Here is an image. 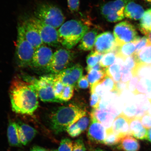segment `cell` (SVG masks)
Segmentation results:
<instances>
[{"instance_id": "obj_1", "label": "cell", "mask_w": 151, "mask_h": 151, "mask_svg": "<svg viewBox=\"0 0 151 151\" xmlns=\"http://www.w3.org/2000/svg\"><path fill=\"white\" fill-rule=\"evenodd\" d=\"M9 91L14 112L32 115L37 110L39 106V97L32 83L15 77L11 82Z\"/></svg>"}, {"instance_id": "obj_2", "label": "cell", "mask_w": 151, "mask_h": 151, "mask_svg": "<svg viewBox=\"0 0 151 151\" xmlns=\"http://www.w3.org/2000/svg\"><path fill=\"white\" fill-rule=\"evenodd\" d=\"M86 115V111L71 104L60 107L50 115L51 127L55 133L59 134Z\"/></svg>"}, {"instance_id": "obj_3", "label": "cell", "mask_w": 151, "mask_h": 151, "mask_svg": "<svg viewBox=\"0 0 151 151\" xmlns=\"http://www.w3.org/2000/svg\"><path fill=\"white\" fill-rule=\"evenodd\" d=\"M88 26L80 21L72 20L64 23L58 30L60 42L68 50L74 47L88 31Z\"/></svg>"}, {"instance_id": "obj_4", "label": "cell", "mask_w": 151, "mask_h": 151, "mask_svg": "<svg viewBox=\"0 0 151 151\" xmlns=\"http://www.w3.org/2000/svg\"><path fill=\"white\" fill-rule=\"evenodd\" d=\"M35 13V17L47 25L56 28L61 27L65 19L61 9L50 4L40 5Z\"/></svg>"}, {"instance_id": "obj_5", "label": "cell", "mask_w": 151, "mask_h": 151, "mask_svg": "<svg viewBox=\"0 0 151 151\" xmlns=\"http://www.w3.org/2000/svg\"><path fill=\"white\" fill-rule=\"evenodd\" d=\"M16 45V57L20 67L31 66L35 50L24 36L22 25L19 26Z\"/></svg>"}, {"instance_id": "obj_6", "label": "cell", "mask_w": 151, "mask_h": 151, "mask_svg": "<svg viewBox=\"0 0 151 151\" xmlns=\"http://www.w3.org/2000/svg\"><path fill=\"white\" fill-rule=\"evenodd\" d=\"M55 75L50 74L41 77L39 79H34L31 83L33 85L39 98L41 101L48 102L62 103L55 97L53 89Z\"/></svg>"}, {"instance_id": "obj_7", "label": "cell", "mask_w": 151, "mask_h": 151, "mask_svg": "<svg viewBox=\"0 0 151 151\" xmlns=\"http://www.w3.org/2000/svg\"><path fill=\"white\" fill-rule=\"evenodd\" d=\"M113 35L117 46L134 42L139 37L135 26L127 21L116 24L113 31Z\"/></svg>"}, {"instance_id": "obj_8", "label": "cell", "mask_w": 151, "mask_h": 151, "mask_svg": "<svg viewBox=\"0 0 151 151\" xmlns=\"http://www.w3.org/2000/svg\"><path fill=\"white\" fill-rule=\"evenodd\" d=\"M129 0H116L105 4L101 7L102 15L107 21L115 22L124 18V10Z\"/></svg>"}, {"instance_id": "obj_9", "label": "cell", "mask_w": 151, "mask_h": 151, "mask_svg": "<svg viewBox=\"0 0 151 151\" xmlns=\"http://www.w3.org/2000/svg\"><path fill=\"white\" fill-rule=\"evenodd\" d=\"M74 55L70 51L60 49L53 53L51 60L46 69L52 74L57 75L66 68L72 61Z\"/></svg>"}, {"instance_id": "obj_10", "label": "cell", "mask_w": 151, "mask_h": 151, "mask_svg": "<svg viewBox=\"0 0 151 151\" xmlns=\"http://www.w3.org/2000/svg\"><path fill=\"white\" fill-rule=\"evenodd\" d=\"M29 20L37 28L43 43L52 47L58 46L60 43L59 35L56 28L43 23L35 17Z\"/></svg>"}, {"instance_id": "obj_11", "label": "cell", "mask_w": 151, "mask_h": 151, "mask_svg": "<svg viewBox=\"0 0 151 151\" xmlns=\"http://www.w3.org/2000/svg\"><path fill=\"white\" fill-rule=\"evenodd\" d=\"M94 46L96 51L103 54L113 52L116 46L114 35L110 32L100 34L96 37Z\"/></svg>"}, {"instance_id": "obj_12", "label": "cell", "mask_w": 151, "mask_h": 151, "mask_svg": "<svg viewBox=\"0 0 151 151\" xmlns=\"http://www.w3.org/2000/svg\"><path fill=\"white\" fill-rule=\"evenodd\" d=\"M53 54L51 48L42 45L35 50L31 66L46 69L52 60Z\"/></svg>"}, {"instance_id": "obj_13", "label": "cell", "mask_w": 151, "mask_h": 151, "mask_svg": "<svg viewBox=\"0 0 151 151\" xmlns=\"http://www.w3.org/2000/svg\"><path fill=\"white\" fill-rule=\"evenodd\" d=\"M90 117L91 123L88 132V139L92 142L103 144L107 135L106 129L93 117L90 116Z\"/></svg>"}, {"instance_id": "obj_14", "label": "cell", "mask_w": 151, "mask_h": 151, "mask_svg": "<svg viewBox=\"0 0 151 151\" xmlns=\"http://www.w3.org/2000/svg\"><path fill=\"white\" fill-rule=\"evenodd\" d=\"M22 26L26 39L35 50L43 45L39 31L29 20L24 22Z\"/></svg>"}, {"instance_id": "obj_15", "label": "cell", "mask_w": 151, "mask_h": 151, "mask_svg": "<svg viewBox=\"0 0 151 151\" xmlns=\"http://www.w3.org/2000/svg\"><path fill=\"white\" fill-rule=\"evenodd\" d=\"M130 119L123 112L114 119L112 130L115 135L120 138L131 135L130 129Z\"/></svg>"}, {"instance_id": "obj_16", "label": "cell", "mask_w": 151, "mask_h": 151, "mask_svg": "<svg viewBox=\"0 0 151 151\" xmlns=\"http://www.w3.org/2000/svg\"><path fill=\"white\" fill-rule=\"evenodd\" d=\"M73 69L71 72L67 75L55 76V80L59 81L65 86H74L82 76L83 68L79 64L73 66Z\"/></svg>"}, {"instance_id": "obj_17", "label": "cell", "mask_w": 151, "mask_h": 151, "mask_svg": "<svg viewBox=\"0 0 151 151\" xmlns=\"http://www.w3.org/2000/svg\"><path fill=\"white\" fill-rule=\"evenodd\" d=\"M90 116L95 118L106 130L112 129L113 122L116 118L110 111L99 108L93 109Z\"/></svg>"}, {"instance_id": "obj_18", "label": "cell", "mask_w": 151, "mask_h": 151, "mask_svg": "<svg viewBox=\"0 0 151 151\" xmlns=\"http://www.w3.org/2000/svg\"><path fill=\"white\" fill-rule=\"evenodd\" d=\"M19 139L22 145H26L37 134V130L28 124L19 122L17 123Z\"/></svg>"}, {"instance_id": "obj_19", "label": "cell", "mask_w": 151, "mask_h": 151, "mask_svg": "<svg viewBox=\"0 0 151 151\" xmlns=\"http://www.w3.org/2000/svg\"><path fill=\"white\" fill-rule=\"evenodd\" d=\"M141 117L135 116L130 119V129L131 135L139 139H147L148 129L142 125Z\"/></svg>"}, {"instance_id": "obj_20", "label": "cell", "mask_w": 151, "mask_h": 151, "mask_svg": "<svg viewBox=\"0 0 151 151\" xmlns=\"http://www.w3.org/2000/svg\"><path fill=\"white\" fill-rule=\"evenodd\" d=\"M145 11L140 5L132 0H129L124 10V17L134 20L141 19L145 14Z\"/></svg>"}, {"instance_id": "obj_21", "label": "cell", "mask_w": 151, "mask_h": 151, "mask_svg": "<svg viewBox=\"0 0 151 151\" xmlns=\"http://www.w3.org/2000/svg\"><path fill=\"white\" fill-rule=\"evenodd\" d=\"M119 144L118 148L124 151H139L140 148L138 141L131 135L122 137Z\"/></svg>"}, {"instance_id": "obj_22", "label": "cell", "mask_w": 151, "mask_h": 151, "mask_svg": "<svg viewBox=\"0 0 151 151\" xmlns=\"http://www.w3.org/2000/svg\"><path fill=\"white\" fill-rule=\"evenodd\" d=\"M124 61L120 58H116L115 63L106 69V73L116 83L121 81L122 69Z\"/></svg>"}, {"instance_id": "obj_23", "label": "cell", "mask_w": 151, "mask_h": 151, "mask_svg": "<svg viewBox=\"0 0 151 151\" xmlns=\"http://www.w3.org/2000/svg\"><path fill=\"white\" fill-rule=\"evenodd\" d=\"M97 31L96 30H92L88 31L81 40L78 48L83 51L91 50L95 44Z\"/></svg>"}, {"instance_id": "obj_24", "label": "cell", "mask_w": 151, "mask_h": 151, "mask_svg": "<svg viewBox=\"0 0 151 151\" xmlns=\"http://www.w3.org/2000/svg\"><path fill=\"white\" fill-rule=\"evenodd\" d=\"M7 136L9 144L12 147H20L21 143L19 138L18 127L16 123L13 122H9L7 130Z\"/></svg>"}, {"instance_id": "obj_25", "label": "cell", "mask_w": 151, "mask_h": 151, "mask_svg": "<svg viewBox=\"0 0 151 151\" xmlns=\"http://www.w3.org/2000/svg\"><path fill=\"white\" fill-rule=\"evenodd\" d=\"M136 50V44L135 42H131L117 46L116 49V56L119 57L124 60L126 58L133 55Z\"/></svg>"}, {"instance_id": "obj_26", "label": "cell", "mask_w": 151, "mask_h": 151, "mask_svg": "<svg viewBox=\"0 0 151 151\" xmlns=\"http://www.w3.org/2000/svg\"><path fill=\"white\" fill-rule=\"evenodd\" d=\"M139 64L151 65V46L145 47L137 54H134Z\"/></svg>"}, {"instance_id": "obj_27", "label": "cell", "mask_w": 151, "mask_h": 151, "mask_svg": "<svg viewBox=\"0 0 151 151\" xmlns=\"http://www.w3.org/2000/svg\"><path fill=\"white\" fill-rule=\"evenodd\" d=\"M151 28V9H148L145 12L139 21V31L146 35L150 31Z\"/></svg>"}, {"instance_id": "obj_28", "label": "cell", "mask_w": 151, "mask_h": 151, "mask_svg": "<svg viewBox=\"0 0 151 151\" xmlns=\"http://www.w3.org/2000/svg\"><path fill=\"white\" fill-rule=\"evenodd\" d=\"M86 76L90 86L96 83L100 82L106 76V69L104 70L99 71L90 69L88 71Z\"/></svg>"}, {"instance_id": "obj_29", "label": "cell", "mask_w": 151, "mask_h": 151, "mask_svg": "<svg viewBox=\"0 0 151 151\" xmlns=\"http://www.w3.org/2000/svg\"><path fill=\"white\" fill-rule=\"evenodd\" d=\"M104 55L93 51L90 53L86 58V63L87 64L86 70L87 71L91 68L99 63Z\"/></svg>"}, {"instance_id": "obj_30", "label": "cell", "mask_w": 151, "mask_h": 151, "mask_svg": "<svg viewBox=\"0 0 151 151\" xmlns=\"http://www.w3.org/2000/svg\"><path fill=\"white\" fill-rule=\"evenodd\" d=\"M116 59V55L113 52L107 53L104 55L99 62L101 67L107 68L115 63Z\"/></svg>"}, {"instance_id": "obj_31", "label": "cell", "mask_w": 151, "mask_h": 151, "mask_svg": "<svg viewBox=\"0 0 151 151\" xmlns=\"http://www.w3.org/2000/svg\"><path fill=\"white\" fill-rule=\"evenodd\" d=\"M107 135L103 144L108 146H115L119 143L121 139L113 133L112 129L106 130Z\"/></svg>"}, {"instance_id": "obj_32", "label": "cell", "mask_w": 151, "mask_h": 151, "mask_svg": "<svg viewBox=\"0 0 151 151\" xmlns=\"http://www.w3.org/2000/svg\"><path fill=\"white\" fill-rule=\"evenodd\" d=\"M101 82L106 92H116V83L111 77L107 75Z\"/></svg>"}, {"instance_id": "obj_33", "label": "cell", "mask_w": 151, "mask_h": 151, "mask_svg": "<svg viewBox=\"0 0 151 151\" xmlns=\"http://www.w3.org/2000/svg\"><path fill=\"white\" fill-rule=\"evenodd\" d=\"M136 44V50L134 54H137L145 47L151 46V44L147 37H139L134 42Z\"/></svg>"}, {"instance_id": "obj_34", "label": "cell", "mask_w": 151, "mask_h": 151, "mask_svg": "<svg viewBox=\"0 0 151 151\" xmlns=\"http://www.w3.org/2000/svg\"><path fill=\"white\" fill-rule=\"evenodd\" d=\"M73 93L74 86H65L59 99L63 102L68 101L73 97Z\"/></svg>"}, {"instance_id": "obj_35", "label": "cell", "mask_w": 151, "mask_h": 151, "mask_svg": "<svg viewBox=\"0 0 151 151\" xmlns=\"http://www.w3.org/2000/svg\"><path fill=\"white\" fill-rule=\"evenodd\" d=\"M73 149L72 142L69 139L65 138L61 140L58 151H73Z\"/></svg>"}, {"instance_id": "obj_36", "label": "cell", "mask_w": 151, "mask_h": 151, "mask_svg": "<svg viewBox=\"0 0 151 151\" xmlns=\"http://www.w3.org/2000/svg\"><path fill=\"white\" fill-rule=\"evenodd\" d=\"M133 77L132 72L129 70L122 66L121 77V82L127 84L128 86L129 83Z\"/></svg>"}, {"instance_id": "obj_37", "label": "cell", "mask_w": 151, "mask_h": 151, "mask_svg": "<svg viewBox=\"0 0 151 151\" xmlns=\"http://www.w3.org/2000/svg\"><path fill=\"white\" fill-rule=\"evenodd\" d=\"M65 86V85H64L60 81L54 79L53 89L55 95V97L58 99L60 100V97L61 95L62 91H63Z\"/></svg>"}, {"instance_id": "obj_38", "label": "cell", "mask_w": 151, "mask_h": 151, "mask_svg": "<svg viewBox=\"0 0 151 151\" xmlns=\"http://www.w3.org/2000/svg\"><path fill=\"white\" fill-rule=\"evenodd\" d=\"M90 116L89 117L86 115L83 116L77 122V125L82 132L85 131L87 128L90 124Z\"/></svg>"}, {"instance_id": "obj_39", "label": "cell", "mask_w": 151, "mask_h": 151, "mask_svg": "<svg viewBox=\"0 0 151 151\" xmlns=\"http://www.w3.org/2000/svg\"><path fill=\"white\" fill-rule=\"evenodd\" d=\"M66 131L69 135L73 137H78L82 133V131L77 126L76 123L69 126Z\"/></svg>"}, {"instance_id": "obj_40", "label": "cell", "mask_w": 151, "mask_h": 151, "mask_svg": "<svg viewBox=\"0 0 151 151\" xmlns=\"http://www.w3.org/2000/svg\"><path fill=\"white\" fill-rule=\"evenodd\" d=\"M101 98L93 92H91L90 99V105L93 109L99 108L100 101Z\"/></svg>"}, {"instance_id": "obj_41", "label": "cell", "mask_w": 151, "mask_h": 151, "mask_svg": "<svg viewBox=\"0 0 151 151\" xmlns=\"http://www.w3.org/2000/svg\"><path fill=\"white\" fill-rule=\"evenodd\" d=\"M140 120L143 127L147 129L151 128V116L148 112L141 117Z\"/></svg>"}, {"instance_id": "obj_42", "label": "cell", "mask_w": 151, "mask_h": 151, "mask_svg": "<svg viewBox=\"0 0 151 151\" xmlns=\"http://www.w3.org/2000/svg\"><path fill=\"white\" fill-rule=\"evenodd\" d=\"M140 78L139 76L132 77L131 81H130L128 86V90L135 94L138 84Z\"/></svg>"}, {"instance_id": "obj_43", "label": "cell", "mask_w": 151, "mask_h": 151, "mask_svg": "<svg viewBox=\"0 0 151 151\" xmlns=\"http://www.w3.org/2000/svg\"><path fill=\"white\" fill-rule=\"evenodd\" d=\"M68 6L71 12H75L78 10L80 0H68Z\"/></svg>"}, {"instance_id": "obj_44", "label": "cell", "mask_w": 151, "mask_h": 151, "mask_svg": "<svg viewBox=\"0 0 151 151\" xmlns=\"http://www.w3.org/2000/svg\"><path fill=\"white\" fill-rule=\"evenodd\" d=\"M73 151H86V148L82 139H77L74 142Z\"/></svg>"}, {"instance_id": "obj_45", "label": "cell", "mask_w": 151, "mask_h": 151, "mask_svg": "<svg viewBox=\"0 0 151 151\" xmlns=\"http://www.w3.org/2000/svg\"><path fill=\"white\" fill-rule=\"evenodd\" d=\"M89 84L86 76H82L77 82L78 87L81 89H86L88 88L89 87Z\"/></svg>"}, {"instance_id": "obj_46", "label": "cell", "mask_w": 151, "mask_h": 151, "mask_svg": "<svg viewBox=\"0 0 151 151\" xmlns=\"http://www.w3.org/2000/svg\"><path fill=\"white\" fill-rule=\"evenodd\" d=\"M31 151H50L46 150V149L42 148L39 146H34L31 149Z\"/></svg>"}, {"instance_id": "obj_47", "label": "cell", "mask_w": 151, "mask_h": 151, "mask_svg": "<svg viewBox=\"0 0 151 151\" xmlns=\"http://www.w3.org/2000/svg\"><path fill=\"white\" fill-rule=\"evenodd\" d=\"M151 143V128L148 129V134H147V139Z\"/></svg>"}, {"instance_id": "obj_48", "label": "cell", "mask_w": 151, "mask_h": 151, "mask_svg": "<svg viewBox=\"0 0 151 151\" xmlns=\"http://www.w3.org/2000/svg\"><path fill=\"white\" fill-rule=\"evenodd\" d=\"M146 37L148 38L149 41L151 44V31H150L146 35Z\"/></svg>"}, {"instance_id": "obj_49", "label": "cell", "mask_w": 151, "mask_h": 151, "mask_svg": "<svg viewBox=\"0 0 151 151\" xmlns=\"http://www.w3.org/2000/svg\"><path fill=\"white\" fill-rule=\"evenodd\" d=\"M91 151H107L103 150H102L101 149L99 148H97L96 149H93Z\"/></svg>"}, {"instance_id": "obj_50", "label": "cell", "mask_w": 151, "mask_h": 151, "mask_svg": "<svg viewBox=\"0 0 151 151\" xmlns=\"http://www.w3.org/2000/svg\"><path fill=\"white\" fill-rule=\"evenodd\" d=\"M145 1H146L148 2H151V0H145Z\"/></svg>"}, {"instance_id": "obj_51", "label": "cell", "mask_w": 151, "mask_h": 151, "mask_svg": "<svg viewBox=\"0 0 151 151\" xmlns=\"http://www.w3.org/2000/svg\"><path fill=\"white\" fill-rule=\"evenodd\" d=\"M149 101H150V103L151 104V99H149Z\"/></svg>"}, {"instance_id": "obj_52", "label": "cell", "mask_w": 151, "mask_h": 151, "mask_svg": "<svg viewBox=\"0 0 151 151\" xmlns=\"http://www.w3.org/2000/svg\"><path fill=\"white\" fill-rule=\"evenodd\" d=\"M150 31H151V28L150 29Z\"/></svg>"}, {"instance_id": "obj_53", "label": "cell", "mask_w": 151, "mask_h": 151, "mask_svg": "<svg viewBox=\"0 0 151 151\" xmlns=\"http://www.w3.org/2000/svg\"><path fill=\"white\" fill-rule=\"evenodd\" d=\"M150 7H151V9H151V5H150Z\"/></svg>"}, {"instance_id": "obj_54", "label": "cell", "mask_w": 151, "mask_h": 151, "mask_svg": "<svg viewBox=\"0 0 151 151\" xmlns=\"http://www.w3.org/2000/svg\"><path fill=\"white\" fill-rule=\"evenodd\" d=\"M54 151H57L55 150Z\"/></svg>"}, {"instance_id": "obj_55", "label": "cell", "mask_w": 151, "mask_h": 151, "mask_svg": "<svg viewBox=\"0 0 151 151\" xmlns=\"http://www.w3.org/2000/svg\"><path fill=\"white\" fill-rule=\"evenodd\" d=\"M150 67H151V66H150Z\"/></svg>"}, {"instance_id": "obj_56", "label": "cell", "mask_w": 151, "mask_h": 151, "mask_svg": "<svg viewBox=\"0 0 151 151\" xmlns=\"http://www.w3.org/2000/svg\"><path fill=\"white\" fill-rule=\"evenodd\" d=\"M144 1H145V0H144Z\"/></svg>"}, {"instance_id": "obj_57", "label": "cell", "mask_w": 151, "mask_h": 151, "mask_svg": "<svg viewBox=\"0 0 151 151\" xmlns=\"http://www.w3.org/2000/svg\"></svg>"}]
</instances>
